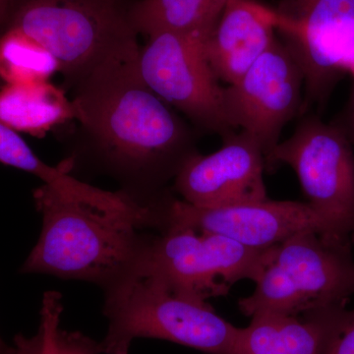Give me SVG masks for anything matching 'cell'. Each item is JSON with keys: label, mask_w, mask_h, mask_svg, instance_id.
Returning <instances> with one entry per match:
<instances>
[{"label": "cell", "mask_w": 354, "mask_h": 354, "mask_svg": "<svg viewBox=\"0 0 354 354\" xmlns=\"http://www.w3.org/2000/svg\"><path fill=\"white\" fill-rule=\"evenodd\" d=\"M138 41L114 51L75 84L74 115L97 164L137 201L157 205L169 183L197 155V134L147 86Z\"/></svg>", "instance_id": "1"}, {"label": "cell", "mask_w": 354, "mask_h": 354, "mask_svg": "<svg viewBox=\"0 0 354 354\" xmlns=\"http://www.w3.org/2000/svg\"><path fill=\"white\" fill-rule=\"evenodd\" d=\"M32 198L43 227L21 274L88 281L104 292L140 271L153 232L164 225L160 207L104 208L64 196L46 184Z\"/></svg>", "instance_id": "2"}, {"label": "cell", "mask_w": 354, "mask_h": 354, "mask_svg": "<svg viewBox=\"0 0 354 354\" xmlns=\"http://www.w3.org/2000/svg\"><path fill=\"white\" fill-rule=\"evenodd\" d=\"M106 337L101 354H127L139 337L164 339L208 354H239L241 328L207 301L177 292L157 277L139 271L104 292Z\"/></svg>", "instance_id": "3"}, {"label": "cell", "mask_w": 354, "mask_h": 354, "mask_svg": "<svg viewBox=\"0 0 354 354\" xmlns=\"http://www.w3.org/2000/svg\"><path fill=\"white\" fill-rule=\"evenodd\" d=\"M254 283L252 295L239 301L247 317L260 312L300 315L346 305L354 295L351 244L300 232L266 250Z\"/></svg>", "instance_id": "4"}, {"label": "cell", "mask_w": 354, "mask_h": 354, "mask_svg": "<svg viewBox=\"0 0 354 354\" xmlns=\"http://www.w3.org/2000/svg\"><path fill=\"white\" fill-rule=\"evenodd\" d=\"M129 9L120 0H29L10 28L38 41L76 84L97 64L137 41Z\"/></svg>", "instance_id": "5"}, {"label": "cell", "mask_w": 354, "mask_h": 354, "mask_svg": "<svg viewBox=\"0 0 354 354\" xmlns=\"http://www.w3.org/2000/svg\"><path fill=\"white\" fill-rule=\"evenodd\" d=\"M341 128L310 111L300 116L290 138L279 142L266 171L279 165L295 171L307 204L320 216L326 239L351 243L354 234V153Z\"/></svg>", "instance_id": "6"}, {"label": "cell", "mask_w": 354, "mask_h": 354, "mask_svg": "<svg viewBox=\"0 0 354 354\" xmlns=\"http://www.w3.org/2000/svg\"><path fill=\"white\" fill-rule=\"evenodd\" d=\"M270 13L304 72L300 116L314 108L322 113L346 75L344 60L354 46V0H281Z\"/></svg>", "instance_id": "7"}, {"label": "cell", "mask_w": 354, "mask_h": 354, "mask_svg": "<svg viewBox=\"0 0 354 354\" xmlns=\"http://www.w3.org/2000/svg\"><path fill=\"white\" fill-rule=\"evenodd\" d=\"M267 249L189 227H167L153 232L140 271L157 277L177 292L207 301L227 295L241 279L254 281Z\"/></svg>", "instance_id": "8"}, {"label": "cell", "mask_w": 354, "mask_h": 354, "mask_svg": "<svg viewBox=\"0 0 354 354\" xmlns=\"http://www.w3.org/2000/svg\"><path fill=\"white\" fill-rule=\"evenodd\" d=\"M197 32H160L140 48L139 66L147 86L203 132L225 136L236 131L223 108V87L203 50Z\"/></svg>", "instance_id": "9"}, {"label": "cell", "mask_w": 354, "mask_h": 354, "mask_svg": "<svg viewBox=\"0 0 354 354\" xmlns=\"http://www.w3.org/2000/svg\"><path fill=\"white\" fill-rule=\"evenodd\" d=\"M304 92V72L279 39L237 82L223 87V108L230 127L259 142L266 167L286 123L299 118Z\"/></svg>", "instance_id": "10"}, {"label": "cell", "mask_w": 354, "mask_h": 354, "mask_svg": "<svg viewBox=\"0 0 354 354\" xmlns=\"http://www.w3.org/2000/svg\"><path fill=\"white\" fill-rule=\"evenodd\" d=\"M172 227L223 235L256 249L277 245L300 232H316L326 236L323 221L307 203L270 199L200 208L174 197L167 209L165 230Z\"/></svg>", "instance_id": "11"}, {"label": "cell", "mask_w": 354, "mask_h": 354, "mask_svg": "<svg viewBox=\"0 0 354 354\" xmlns=\"http://www.w3.org/2000/svg\"><path fill=\"white\" fill-rule=\"evenodd\" d=\"M215 153H198L174 178L184 202L200 208H221L268 199L265 156L252 135L243 130L221 137Z\"/></svg>", "instance_id": "12"}, {"label": "cell", "mask_w": 354, "mask_h": 354, "mask_svg": "<svg viewBox=\"0 0 354 354\" xmlns=\"http://www.w3.org/2000/svg\"><path fill=\"white\" fill-rule=\"evenodd\" d=\"M270 7L256 0H227L203 50L216 79L227 85L239 80L276 41Z\"/></svg>", "instance_id": "13"}, {"label": "cell", "mask_w": 354, "mask_h": 354, "mask_svg": "<svg viewBox=\"0 0 354 354\" xmlns=\"http://www.w3.org/2000/svg\"><path fill=\"white\" fill-rule=\"evenodd\" d=\"M346 311L335 305L300 315L254 314L241 328L239 354H324Z\"/></svg>", "instance_id": "14"}, {"label": "cell", "mask_w": 354, "mask_h": 354, "mask_svg": "<svg viewBox=\"0 0 354 354\" xmlns=\"http://www.w3.org/2000/svg\"><path fill=\"white\" fill-rule=\"evenodd\" d=\"M73 118L72 101L50 81L6 85L0 90V123L14 131L43 137Z\"/></svg>", "instance_id": "15"}, {"label": "cell", "mask_w": 354, "mask_h": 354, "mask_svg": "<svg viewBox=\"0 0 354 354\" xmlns=\"http://www.w3.org/2000/svg\"><path fill=\"white\" fill-rule=\"evenodd\" d=\"M227 0H139L130 9L137 32H197L208 36Z\"/></svg>", "instance_id": "16"}, {"label": "cell", "mask_w": 354, "mask_h": 354, "mask_svg": "<svg viewBox=\"0 0 354 354\" xmlns=\"http://www.w3.org/2000/svg\"><path fill=\"white\" fill-rule=\"evenodd\" d=\"M57 291H46L41 302L38 332L32 337L17 335L13 354H101L97 342L77 332L60 328L64 306Z\"/></svg>", "instance_id": "17"}, {"label": "cell", "mask_w": 354, "mask_h": 354, "mask_svg": "<svg viewBox=\"0 0 354 354\" xmlns=\"http://www.w3.org/2000/svg\"><path fill=\"white\" fill-rule=\"evenodd\" d=\"M57 72V60L35 39L12 28L0 38V78L6 85L48 82Z\"/></svg>", "instance_id": "18"}, {"label": "cell", "mask_w": 354, "mask_h": 354, "mask_svg": "<svg viewBox=\"0 0 354 354\" xmlns=\"http://www.w3.org/2000/svg\"><path fill=\"white\" fill-rule=\"evenodd\" d=\"M0 164L15 167L38 177L44 184L69 196L81 195L86 183L70 174L71 160H64L57 167L46 165L28 146L19 133L0 123Z\"/></svg>", "instance_id": "19"}, {"label": "cell", "mask_w": 354, "mask_h": 354, "mask_svg": "<svg viewBox=\"0 0 354 354\" xmlns=\"http://www.w3.org/2000/svg\"><path fill=\"white\" fill-rule=\"evenodd\" d=\"M324 354H354V309H346Z\"/></svg>", "instance_id": "20"}, {"label": "cell", "mask_w": 354, "mask_h": 354, "mask_svg": "<svg viewBox=\"0 0 354 354\" xmlns=\"http://www.w3.org/2000/svg\"><path fill=\"white\" fill-rule=\"evenodd\" d=\"M332 122L341 128L351 141V145L354 146V82L348 102Z\"/></svg>", "instance_id": "21"}, {"label": "cell", "mask_w": 354, "mask_h": 354, "mask_svg": "<svg viewBox=\"0 0 354 354\" xmlns=\"http://www.w3.org/2000/svg\"><path fill=\"white\" fill-rule=\"evenodd\" d=\"M344 68L346 74H351L354 78V46L344 60Z\"/></svg>", "instance_id": "22"}, {"label": "cell", "mask_w": 354, "mask_h": 354, "mask_svg": "<svg viewBox=\"0 0 354 354\" xmlns=\"http://www.w3.org/2000/svg\"><path fill=\"white\" fill-rule=\"evenodd\" d=\"M13 346H8L0 337V354H13Z\"/></svg>", "instance_id": "23"}, {"label": "cell", "mask_w": 354, "mask_h": 354, "mask_svg": "<svg viewBox=\"0 0 354 354\" xmlns=\"http://www.w3.org/2000/svg\"><path fill=\"white\" fill-rule=\"evenodd\" d=\"M351 242L354 243V234H353V236H351Z\"/></svg>", "instance_id": "24"}, {"label": "cell", "mask_w": 354, "mask_h": 354, "mask_svg": "<svg viewBox=\"0 0 354 354\" xmlns=\"http://www.w3.org/2000/svg\"><path fill=\"white\" fill-rule=\"evenodd\" d=\"M1 1H2V0H0V4H1Z\"/></svg>", "instance_id": "25"}]
</instances>
